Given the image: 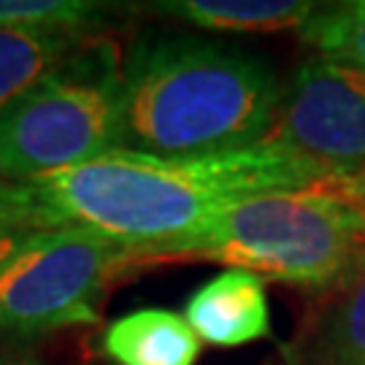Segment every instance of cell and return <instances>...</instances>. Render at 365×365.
<instances>
[{"instance_id":"cell-11","label":"cell","mask_w":365,"mask_h":365,"mask_svg":"<svg viewBox=\"0 0 365 365\" xmlns=\"http://www.w3.org/2000/svg\"><path fill=\"white\" fill-rule=\"evenodd\" d=\"M90 38L84 33L0 30V111Z\"/></svg>"},{"instance_id":"cell-7","label":"cell","mask_w":365,"mask_h":365,"mask_svg":"<svg viewBox=\"0 0 365 365\" xmlns=\"http://www.w3.org/2000/svg\"><path fill=\"white\" fill-rule=\"evenodd\" d=\"M184 319L197 339L214 346H244L271 336V309L265 279L227 268L190 295Z\"/></svg>"},{"instance_id":"cell-8","label":"cell","mask_w":365,"mask_h":365,"mask_svg":"<svg viewBox=\"0 0 365 365\" xmlns=\"http://www.w3.org/2000/svg\"><path fill=\"white\" fill-rule=\"evenodd\" d=\"M284 365H365V262L322 292L303 330L282 349Z\"/></svg>"},{"instance_id":"cell-14","label":"cell","mask_w":365,"mask_h":365,"mask_svg":"<svg viewBox=\"0 0 365 365\" xmlns=\"http://www.w3.org/2000/svg\"><path fill=\"white\" fill-rule=\"evenodd\" d=\"M36 233H41L36 220L9 195V187L0 182V260H6L14 249H19Z\"/></svg>"},{"instance_id":"cell-10","label":"cell","mask_w":365,"mask_h":365,"mask_svg":"<svg viewBox=\"0 0 365 365\" xmlns=\"http://www.w3.org/2000/svg\"><path fill=\"white\" fill-rule=\"evenodd\" d=\"M149 9L211 33H279L300 30L319 6L303 0H163Z\"/></svg>"},{"instance_id":"cell-12","label":"cell","mask_w":365,"mask_h":365,"mask_svg":"<svg viewBox=\"0 0 365 365\" xmlns=\"http://www.w3.org/2000/svg\"><path fill=\"white\" fill-rule=\"evenodd\" d=\"M298 36L322 60L365 73V0L317 9Z\"/></svg>"},{"instance_id":"cell-13","label":"cell","mask_w":365,"mask_h":365,"mask_svg":"<svg viewBox=\"0 0 365 365\" xmlns=\"http://www.w3.org/2000/svg\"><path fill=\"white\" fill-rule=\"evenodd\" d=\"M108 14V6L90 0H0V30L90 36Z\"/></svg>"},{"instance_id":"cell-9","label":"cell","mask_w":365,"mask_h":365,"mask_svg":"<svg viewBox=\"0 0 365 365\" xmlns=\"http://www.w3.org/2000/svg\"><path fill=\"white\" fill-rule=\"evenodd\" d=\"M200 346L182 314L157 306L119 317L101 336V349L117 365H195Z\"/></svg>"},{"instance_id":"cell-2","label":"cell","mask_w":365,"mask_h":365,"mask_svg":"<svg viewBox=\"0 0 365 365\" xmlns=\"http://www.w3.org/2000/svg\"><path fill=\"white\" fill-rule=\"evenodd\" d=\"M284 87L265 60L197 36H144L125 54L119 146L197 157L260 144Z\"/></svg>"},{"instance_id":"cell-4","label":"cell","mask_w":365,"mask_h":365,"mask_svg":"<svg viewBox=\"0 0 365 365\" xmlns=\"http://www.w3.org/2000/svg\"><path fill=\"white\" fill-rule=\"evenodd\" d=\"M122 66L114 41L92 36L0 111V182L25 184L119 146Z\"/></svg>"},{"instance_id":"cell-15","label":"cell","mask_w":365,"mask_h":365,"mask_svg":"<svg viewBox=\"0 0 365 365\" xmlns=\"http://www.w3.org/2000/svg\"><path fill=\"white\" fill-rule=\"evenodd\" d=\"M0 365H38V363L22 360V357H6V354H0Z\"/></svg>"},{"instance_id":"cell-5","label":"cell","mask_w":365,"mask_h":365,"mask_svg":"<svg viewBox=\"0 0 365 365\" xmlns=\"http://www.w3.org/2000/svg\"><path fill=\"white\" fill-rule=\"evenodd\" d=\"M144 265L133 249L90 230L54 227L30 235L0 260V341L92 325L106 289Z\"/></svg>"},{"instance_id":"cell-1","label":"cell","mask_w":365,"mask_h":365,"mask_svg":"<svg viewBox=\"0 0 365 365\" xmlns=\"http://www.w3.org/2000/svg\"><path fill=\"white\" fill-rule=\"evenodd\" d=\"M6 187L41 230H90L133 249L149 265L160 252L252 197L336 184L306 157L265 138L197 157L114 146L90 163Z\"/></svg>"},{"instance_id":"cell-6","label":"cell","mask_w":365,"mask_h":365,"mask_svg":"<svg viewBox=\"0 0 365 365\" xmlns=\"http://www.w3.org/2000/svg\"><path fill=\"white\" fill-rule=\"evenodd\" d=\"M268 141L287 146L365 197V73L314 57L292 73Z\"/></svg>"},{"instance_id":"cell-3","label":"cell","mask_w":365,"mask_h":365,"mask_svg":"<svg viewBox=\"0 0 365 365\" xmlns=\"http://www.w3.org/2000/svg\"><path fill=\"white\" fill-rule=\"evenodd\" d=\"M165 260H211L327 292L365 262V197L336 187L252 197L157 255Z\"/></svg>"}]
</instances>
